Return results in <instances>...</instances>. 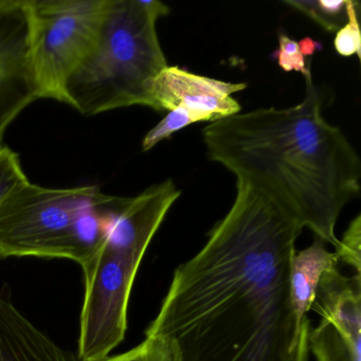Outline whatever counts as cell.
Wrapping results in <instances>:
<instances>
[{"mask_svg": "<svg viewBox=\"0 0 361 361\" xmlns=\"http://www.w3.org/2000/svg\"><path fill=\"white\" fill-rule=\"evenodd\" d=\"M190 124H193V121L185 109L178 107L169 111L168 115L145 135L142 141V151H149L160 141L170 138L174 133L187 128Z\"/></svg>", "mask_w": 361, "mask_h": 361, "instance_id": "obj_18", "label": "cell"}, {"mask_svg": "<svg viewBox=\"0 0 361 361\" xmlns=\"http://www.w3.org/2000/svg\"><path fill=\"white\" fill-rule=\"evenodd\" d=\"M119 200L97 185L51 189L26 181L0 204V259H65L83 268Z\"/></svg>", "mask_w": 361, "mask_h": 361, "instance_id": "obj_5", "label": "cell"}, {"mask_svg": "<svg viewBox=\"0 0 361 361\" xmlns=\"http://www.w3.org/2000/svg\"><path fill=\"white\" fill-rule=\"evenodd\" d=\"M180 196L173 180L121 197L98 250L84 266V298L78 353L100 361L123 341L130 293L139 266L173 204Z\"/></svg>", "mask_w": 361, "mask_h": 361, "instance_id": "obj_3", "label": "cell"}, {"mask_svg": "<svg viewBox=\"0 0 361 361\" xmlns=\"http://www.w3.org/2000/svg\"><path fill=\"white\" fill-rule=\"evenodd\" d=\"M100 361H178V358L174 348L166 340L145 336V339L136 348Z\"/></svg>", "mask_w": 361, "mask_h": 361, "instance_id": "obj_13", "label": "cell"}, {"mask_svg": "<svg viewBox=\"0 0 361 361\" xmlns=\"http://www.w3.org/2000/svg\"><path fill=\"white\" fill-rule=\"evenodd\" d=\"M169 13L158 0H109L92 52L67 83L68 105L84 116L153 109L154 82L168 67L156 24Z\"/></svg>", "mask_w": 361, "mask_h": 361, "instance_id": "obj_4", "label": "cell"}, {"mask_svg": "<svg viewBox=\"0 0 361 361\" xmlns=\"http://www.w3.org/2000/svg\"><path fill=\"white\" fill-rule=\"evenodd\" d=\"M321 316L308 344L316 361H361V274H323L312 305Z\"/></svg>", "mask_w": 361, "mask_h": 361, "instance_id": "obj_7", "label": "cell"}, {"mask_svg": "<svg viewBox=\"0 0 361 361\" xmlns=\"http://www.w3.org/2000/svg\"><path fill=\"white\" fill-rule=\"evenodd\" d=\"M0 361H83L59 345L20 310L0 314Z\"/></svg>", "mask_w": 361, "mask_h": 361, "instance_id": "obj_10", "label": "cell"}, {"mask_svg": "<svg viewBox=\"0 0 361 361\" xmlns=\"http://www.w3.org/2000/svg\"><path fill=\"white\" fill-rule=\"evenodd\" d=\"M20 156L6 145H0V204L23 183L28 181Z\"/></svg>", "mask_w": 361, "mask_h": 361, "instance_id": "obj_15", "label": "cell"}, {"mask_svg": "<svg viewBox=\"0 0 361 361\" xmlns=\"http://www.w3.org/2000/svg\"><path fill=\"white\" fill-rule=\"evenodd\" d=\"M302 228L242 181L208 240L174 271L145 336L166 340L178 361H308L310 321L289 291Z\"/></svg>", "mask_w": 361, "mask_h": 361, "instance_id": "obj_1", "label": "cell"}, {"mask_svg": "<svg viewBox=\"0 0 361 361\" xmlns=\"http://www.w3.org/2000/svg\"><path fill=\"white\" fill-rule=\"evenodd\" d=\"M246 88L244 83H230L195 75L178 66H168L154 82V111L183 109L193 123L219 121L240 113V105L232 94Z\"/></svg>", "mask_w": 361, "mask_h": 361, "instance_id": "obj_9", "label": "cell"}, {"mask_svg": "<svg viewBox=\"0 0 361 361\" xmlns=\"http://www.w3.org/2000/svg\"><path fill=\"white\" fill-rule=\"evenodd\" d=\"M338 261L344 262L346 265L355 269L356 274H361V215H357L341 240L336 246Z\"/></svg>", "mask_w": 361, "mask_h": 361, "instance_id": "obj_17", "label": "cell"}, {"mask_svg": "<svg viewBox=\"0 0 361 361\" xmlns=\"http://www.w3.org/2000/svg\"><path fill=\"white\" fill-rule=\"evenodd\" d=\"M109 0H27L39 99L68 104L66 85L92 52Z\"/></svg>", "mask_w": 361, "mask_h": 361, "instance_id": "obj_6", "label": "cell"}, {"mask_svg": "<svg viewBox=\"0 0 361 361\" xmlns=\"http://www.w3.org/2000/svg\"><path fill=\"white\" fill-rule=\"evenodd\" d=\"M39 99L27 0H0V145L10 124Z\"/></svg>", "mask_w": 361, "mask_h": 361, "instance_id": "obj_8", "label": "cell"}, {"mask_svg": "<svg viewBox=\"0 0 361 361\" xmlns=\"http://www.w3.org/2000/svg\"><path fill=\"white\" fill-rule=\"evenodd\" d=\"M310 66L299 104L236 114L209 124L202 137L211 160L336 248L338 219L360 194L361 164L344 133L323 117Z\"/></svg>", "mask_w": 361, "mask_h": 361, "instance_id": "obj_2", "label": "cell"}, {"mask_svg": "<svg viewBox=\"0 0 361 361\" xmlns=\"http://www.w3.org/2000/svg\"><path fill=\"white\" fill-rule=\"evenodd\" d=\"M284 4L329 32H337L348 20V0H286Z\"/></svg>", "mask_w": 361, "mask_h": 361, "instance_id": "obj_12", "label": "cell"}, {"mask_svg": "<svg viewBox=\"0 0 361 361\" xmlns=\"http://www.w3.org/2000/svg\"><path fill=\"white\" fill-rule=\"evenodd\" d=\"M348 20L345 26L336 32L334 47L342 56H357L360 59L361 35L358 16L360 5L358 1L348 0Z\"/></svg>", "mask_w": 361, "mask_h": 361, "instance_id": "obj_16", "label": "cell"}, {"mask_svg": "<svg viewBox=\"0 0 361 361\" xmlns=\"http://www.w3.org/2000/svg\"><path fill=\"white\" fill-rule=\"evenodd\" d=\"M338 257L316 238L307 248L295 251L290 262L289 291L291 303L300 322L308 320V310L316 299L317 289L325 272L337 267Z\"/></svg>", "mask_w": 361, "mask_h": 361, "instance_id": "obj_11", "label": "cell"}, {"mask_svg": "<svg viewBox=\"0 0 361 361\" xmlns=\"http://www.w3.org/2000/svg\"><path fill=\"white\" fill-rule=\"evenodd\" d=\"M279 44L280 47L276 52L279 65L285 71H295L305 75L308 66L312 64L310 62H305V56L312 54L318 45L312 39H305L298 43L286 35H280Z\"/></svg>", "mask_w": 361, "mask_h": 361, "instance_id": "obj_14", "label": "cell"}]
</instances>
